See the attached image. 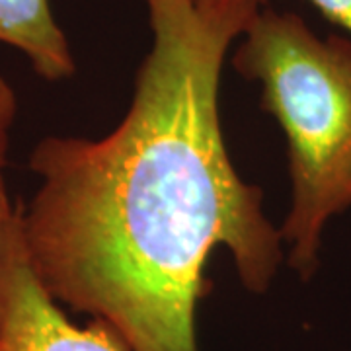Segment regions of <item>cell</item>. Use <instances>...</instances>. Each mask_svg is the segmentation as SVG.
<instances>
[{"mask_svg":"<svg viewBox=\"0 0 351 351\" xmlns=\"http://www.w3.org/2000/svg\"><path fill=\"white\" fill-rule=\"evenodd\" d=\"M147 4L152 45L125 117L101 138L39 141L20 237L51 297L131 351H199L211 252L232 256L250 293H265L283 260L281 230L230 162L219 115L226 53L252 20L189 0Z\"/></svg>","mask_w":351,"mask_h":351,"instance_id":"obj_1","label":"cell"},{"mask_svg":"<svg viewBox=\"0 0 351 351\" xmlns=\"http://www.w3.org/2000/svg\"><path fill=\"white\" fill-rule=\"evenodd\" d=\"M240 38L232 63L287 137L293 191L279 230L308 279L330 219L351 207V39L318 38L297 14L267 8Z\"/></svg>","mask_w":351,"mask_h":351,"instance_id":"obj_2","label":"cell"},{"mask_svg":"<svg viewBox=\"0 0 351 351\" xmlns=\"http://www.w3.org/2000/svg\"><path fill=\"white\" fill-rule=\"evenodd\" d=\"M0 351H131L108 324H75L27 262L18 209L0 246Z\"/></svg>","mask_w":351,"mask_h":351,"instance_id":"obj_3","label":"cell"},{"mask_svg":"<svg viewBox=\"0 0 351 351\" xmlns=\"http://www.w3.org/2000/svg\"><path fill=\"white\" fill-rule=\"evenodd\" d=\"M0 43L20 51L36 75L49 82L76 73L73 51L49 0H0Z\"/></svg>","mask_w":351,"mask_h":351,"instance_id":"obj_4","label":"cell"},{"mask_svg":"<svg viewBox=\"0 0 351 351\" xmlns=\"http://www.w3.org/2000/svg\"><path fill=\"white\" fill-rule=\"evenodd\" d=\"M16 115H18V96L12 84L0 75V246L4 232L12 221L16 209L10 203V197L6 193L4 186V166L10 151V138H12V129L16 123Z\"/></svg>","mask_w":351,"mask_h":351,"instance_id":"obj_5","label":"cell"},{"mask_svg":"<svg viewBox=\"0 0 351 351\" xmlns=\"http://www.w3.org/2000/svg\"><path fill=\"white\" fill-rule=\"evenodd\" d=\"M193 6L209 12L237 14L248 20H254L262 10L263 0H189Z\"/></svg>","mask_w":351,"mask_h":351,"instance_id":"obj_6","label":"cell"},{"mask_svg":"<svg viewBox=\"0 0 351 351\" xmlns=\"http://www.w3.org/2000/svg\"><path fill=\"white\" fill-rule=\"evenodd\" d=\"M330 22L343 27L351 36V0H311Z\"/></svg>","mask_w":351,"mask_h":351,"instance_id":"obj_7","label":"cell"}]
</instances>
